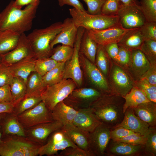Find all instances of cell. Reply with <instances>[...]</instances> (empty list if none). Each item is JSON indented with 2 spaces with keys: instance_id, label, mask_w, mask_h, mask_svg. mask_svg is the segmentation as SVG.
I'll return each instance as SVG.
<instances>
[{
  "instance_id": "cell-1",
  "label": "cell",
  "mask_w": 156,
  "mask_h": 156,
  "mask_svg": "<svg viewBox=\"0 0 156 156\" xmlns=\"http://www.w3.org/2000/svg\"><path fill=\"white\" fill-rule=\"evenodd\" d=\"M12 1L0 13V31L11 29L20 34L31 29L40 1L27 5L23 9L16 7Z\"/></svg>"
},
{
  "instance_id": "cell-2",
  "label": "cell",
  "mask_w": 156,
  "mask_h": 156,
  "mask_svg": "<svg viewBox=\"0 0 156 156\" xmlns=\"http://www.w3.org/2000/svg\"><path fill=\"white\" fill-rule=\"evenodd\" d=\"M125 101L122 97L104 93L89 107L102 123L112 129L119 125L123 118Z\"/></svg>"
},
{
  "instance_id": "cell-3",
  "label": "cell",
  "mask_w": 156,
  "mask_h": 156,
  "mask_svg": "<svg viewBox=\"0 0 156 156\" xmlns=\"http://www.w3.org/2000/svg\"><path fill=\"white\" fill-rule=\"evenodd\" d=\"M62 25V22H56L46 28L35 29L27 36L36 59L50 57L53 50L50 43L60 31Z\"/></svg>"
},
{
  "instance_id": "cell-4",
  "label": "cell",
  "mask_w": 156,
  "mask_h": 156,
  "mask_svg": "<svg viewBox=\"0 0 156 156\" xmlns=\"http://www.w3.org/2000/svg\"><path fill=\"white\" fill-rule=\"evenodd\" d=\"M25 136L2 135L0 143L1 156H36L41 146Z\"/></svg>"
},
{
  "instance_id": "cell-5",
  "label": "cell",
  "mask_w": 156,
  "mask_h": 156,
  "mask_svg": "<svg viewBox=\"0 0 156 156\" xmlns=\"http://www.w3.org/2000/svg\"><path fill=\"white\" fill-rule=\"evenodd\" d=\"M69 11L77 27H83L87 30H102L120 23L118 15H92L87 11L83 12L74 8L70 9Z\"/></svg>"
},
{
  "instance_id": "cell-6",
  "label": "cell",
  "mask_w": 156,
  "mask_h": 156,
  "mask_svg": "<svg viewBox=\"0 0 156 156\" xmlns=\"http://www.w3.org/2000/svg\"><path fill=\"white\" fill-rule=\"evenodd\" d=\"M107 80L112 94L122 97L130 92L135 83L128 71L112 60Z\"/></svg>"
},
{
  "instance_id": "cell-7",
  "label": "cell",
  "mask_w": 156,
  "mask_h": 156,
  "mask_svg": "<svg viewBox=\"0 0 156 156\" xmlns=\"http://www.w3.org/2000/svg\"><path fill=\"white\" fill-rule=\"evenodd\" d=\"M71 79H64L59 83L47 86L42 94V101L51 111L58 103L63 101L75 88Z\"/></svg>"
},
{
  "instance_id": "cell-8",
  "label": "cell",
  "mask_w": 156,
  "mask_h": 156,
  "mask_svg": "<svg viewBox=\"0 0 156 156\" xmlns=\"http://www.w3.org/2000/svg\"><path fill=\"white\" fill-rule=\"evenodd\" d=\"M85 30L83 27L78 28L73 46V53L71 59L65 62L64 70V79H71L78 86H81L83 82V75L79 56L81 40Z\"/></svg>"
},
{
  "instance_id": "cell-9",
  "label": "cell",
  "mask_w": 156,
  "mask_h": 156,
  "mask_svg": "<svg viewBox=\"0 0 156 156\" xmlns=\"http://www.w3.org/2000/svg\"><path fill=\"white\" fill-rule=\"evenodd\" d=\"M24 129L54 120L51 112L42 101L34 107L17 116Z\"/></svg>"
},
{
  "instance_id": "cell-10",
  "label": "cell",
  "mask_w": 156,
  "mask_h": 156,
  "mask_svg": "<svg viewBox=\"0 0 156 156\" xmlns=\"http://www.w3.org/2000/svg\"><path fill=\"white\" fill-rule=\"evenodd\" d=\"M61 128L53 132L48 137L46 143L40 147L38 151L39 156L57 155L59 151H62L67 148L78 147Z\"/></svg>"
},
{
  "instance_id": "cell-11",
  "label": "cell",
  "mask_w": 156,
  "mask_h": 156,
  "mask_svg": "<svg viewBox=\"0 0 156 156\" xmlns=\"http://www.w3.org/2000/svg\"><path fill=\"white\" fill-rule=\"evenodd\" d=\"M111 129L102 123L89 133V149L94 156H105V151L111 140Z\"/></svg>"
},
{
  "instance_id": "cell-12",
  "label": "cell",
  "mask_w": 156,
  "mask_h": 156,
  "mask_svg": "<svg viewBox=\"0 0 156 156\" xmlns=\"http://www.w3.org/2000/svg\"><path fill=\"white\" fill-rule=\"evenodd\" d=\"M103 94L94 88L75 89L64 100L66 101H63L66 104L77 110L89 107L92 103Z\"/></svg>"
},
{
  "instance_id": "cell-13",
  "label": "cell",
  "mask_w": 156,
  "mask_h": 156,
  "mask_svg": "<svg viewBox=\"0 0 156 156\" xmlns=\"http://www.w3.org/2000/svg\"><path fill=\"white\" fill-rule=\"evenodd\" d=\"M118 15L122 27L126 29L140 27L147 22L138 4L125 5L122 3Z\"/></svg>"
},
{
  "instance_id": "cell-14",
  "label": "cell",
  "mask_w": 156,
  "mask_h": 156,
  "mask_svg": "<svg viewBox=\"0 0 156 156\" xmlns=\"http://www.w3.org/2000/svg\"><path fill=\"white\" fill-rule=\"evenodd\" d=\"M132 29L123 28L119 23L104 29L87 31L90 36L98 45L104 46L112 43H118L124 35Z\"/></svg>"
},
{
  "instance_id": "cell-15",
  "label": "cell",
  "mask_w": 156,
  "mask_h": 156,
  "mask_svg": "<svg viewBox=\"0 0 156 156\" xmlns=\"http://www.w3.org/2000/svg\"><path fill=\"white\" fill-rule=\"evenodd\" d=\"M79 57L83 61L84 69L88 79L96 89L103 94H113L107 79L95 64L80 53Z\"/></svg>"
},
{
  "instance_id": "cell-16",
  "label": "cell",
  "mask_w": 156,
  "mask_h": 156,
  "mask_svg": "<svg viewBox=\"0 0 156 156\" xmlns=\"http://www.w3.org/2000/svg\"><path fill=\"white\" fill-rule=\"evenodd\" d=\"M63 125L54 120L24 129L25 137L41 145L44 144L49 135L54 131L61 129Z\"/></svg>"
},
{
  "instance_id": "cell-17",
  "label": "cell",
  "mask_w": 156,
  "mask_h": 156,
  "mask_svg": "<svg viewBox=\"0 0 156 156\" xmlns=\"http://www.w3.org/2000/svg\"><path fill=\"white\" fill-rule=\"evenodd\" d=\"M30 56H35L30 42L24 33L20 35L17 44L14 49L1 54L2 62L10 65Z\"/></svg>"
},
{
  "instance_id": "cell-18",
  "label": "cell",
  "mask_w": 156,
  "mask_h": 156,
  "mask_svg": "<svg viewBox=\"0 0 156 156\" xmlns=\"http://www.w3.org/2000/svg\"><path fill=\"white\" fill-rule=\"evenodd\" d=\"M144 144L133 145L110 140L105 151V155L139 156L144 155Z\"/></svg>"
},
{
  "instance_id": "cell-19",
  "label": "cell",
  "mask_w": 156,
  "mask_h": 156,
  "mask_svg": "<svg viewBox=\"0 0 156 156\" xmlns=\"http://www.w3.org/2000/svg\"><path fill=\"white\" fill-rule=\"evenodd\" d=\"M72 123L81 130L90 133L102 123L89 107L77 109Z\"/></svg>"
},
{
  "instance_id": "cell-20",
  "label": "cell",
  "mask_w": 156,
  "mask_h": 156,
  "mask_svg": "<svg viewBox=\"0 0 156 156\" xmlns=\"http://www.w3.org/2000/svg\"><path fill=\"white\" fill-rule=\"evenodd\" d=\"M62 23V27L60 31L50 43L51 49H53L55 45L59 43L73 47L78 28L72 18H66Z\"/></svg>"
},
{
  "instance_id": "cell-21",
  "label": "cell",
  "mask_w": 156,
  "mask_h": 156,
  "mask_svg": "<svg viewBox=\"0 0 156 156\" xmlns=\"http://www.w3.org/2000/svg\"><path fill=\"white\" fill-rule=\"evenodd\" d=\"M150 65L142 52L137 49L131 51L130 61L127 70L134 81H136L140 79Z\"/></svg>"
},
{
  "instance_id": "cell-22",
  "label": "cell",
  "mask_w": 156,
  "mask_h": 156,
  "mask_svg": "<svg viewBox=\"0 0 156 156\" xmlns=\"http://www.w3.org/2000/svg\"><path fill=\"white\" fill-rule=\"evenodd\" d=\"M120 127L142 135L147 134L150 127L147 124L138 118L130 108H127L125 112L124 118L121 122L114 128Z\"/></svg>"
},
{
  "instance_id": "cell-23",
  "label": "cell",
  "mask_w": 156,
  "mask_h": 156,
  "mask_svg": "<svg viewBox=\"0 0 156 156\" xmlns=\"http://www.w3.org/2000/svg\"><path fill=\"white\" fill-rule=\"evenodd\" d=\"M61 129L78 147L91 153L89 145V133L81 130L73 123L66 124L64 125Z\"/></svg>"
},
{
  "instance_id": "cell-24",
  "label": "cell",
  "mask_w": 156,
  "mask_h": 156,
  "mask_svg": "<svg viewBox=\"0 0 156 156\" xmlns=\"http://www.w3.org/2000/svg\"><path fill=\"white\" fill-rule=\"evenodd\" d=\"M36 60L34 56H30L9 65L13 76L21 79L26 84L29 75L31 72L35 71V66Z\"/></svg>"
},
{
  "instance_id": "cell-25",
  "label": "cell",
  "mask_w": 156,
  "mask_h": 156,
  "mask_svg": "<svg viewBox=\"0 0 156 156\" xmlns=\"http://www.w3.org/2000/svg\"><path fill=\"white\" fill-rule=\"evenodd\" d=\"M0 126L2 135H11L25 136L24 129L17 116L12 113H5L0 120Z\"/></svg>"
},
{
  "instance_id": "cell-26",
  "label": "cell",
  "mask_w": 156,
  "mask_h": 156,
  "mask_svg": "<svg viewBox=\"0 0 156 156\" xmlns=\"http://www.w3.org/2000/svg\"><path fill=\"white\" fill-rule=\"evenodd\" d=\"M134 114L150 127L156 126V103L149 101L130 108Z\"/></svg>"
},
{
  "instance_id": "cell-27",
  "label": "cell",
  "mask_w": 156,
  "mask_h": 156,
  "mask_svg": "<svg viewBox=\"0 0 156 156\" xmlns=\"http://www.w3.org/2000/svg\"><path fill=\"white\" fill-rule=\"evenodd\" d=\"M51 112L54 120L59 122L64 125L72 123L77 110L62 101L57 103Z\"/></svg>"
},
{
  "instance_id": "cell-28",
  "label": "cell",
  "mask_w": 156,
  "mask_h": 156,
  "mask_svg": "<svg viewBox=\"0 0 156 156\" xmlns=\"http://www.w3.org/2000/svg\"><path fill=\"white\" fill-rule=\"evenodd\" d=\"M144 41L138 28L132 29L127 32L118 44L119 47L131 51L140 49Z\"/></svg>"
},
{
  "instance_id": "cell-29",
  "label": "cell",
  "mask_w": 156,
  "mask_h": 156,
  "mask_svg": "<svg viewBox=\"0 0 156 156\" xmlns=\"http://www.w3.org/2000/svg\"><path fill=\"white\" fill-rule=\"evenodd\" d=\"M20 35L11 29L0 31V54H5L14 49Z\"/></svg>"
},
{
  "instance_id": "cell-30",
  "label": "cell",
  "mask_w": 156,
  "mask_h": 156,
  "mask_svg": "<svg viewBox=\"0 0 156 156\" xmlns=\"http://www.w3.org/2000/svg\"><path fill=\"white\" fill-rule=\"evenodd\" d=\"M98 45L90 36L87 30L85 29L81 40L79 53L94 64Z\"/></svg>"
},
{
  "instance_id": "cell-31",
  "label": "cell",
  "mask_w": 156,
  "mask_h": 156,
  "mask_svg": "<svg viewBox=\"0 0 156 156\" xmlns=\"http://www.w3.org/2000/svg\"><path fill=\"white\" fill-rule=\"evenodd\" d=\"M26 85L25 94L27 95L41 96L47 88L43 82L42 76L36 71L30 73Z\"/></svg>"
},
{
  "instance_id": "cell-32",
  "label": "cell",
  "mask_w": 156,
  "mask_h": 156,
  "mask_svg": "<svg viewBox=\"0 0 156 156\" xmlns=\"http://www.w3.org/2000/svg\"><path fill=\"white\" fill-rule=\"evenodd\" d=\"M123 97L125 101L123 107L124 114L128 108L135 107L141 104L150 101L142 90L134 86Z\"/></svg>"
},
{
  "instance_id": "cell-33",
  "label": "cell",
  "mask_w": 156,
  "mask_h": 156,
  "mask_svg": "<svg viewBox=\"0 0 156 156\" xmlns=\"http://www.w3.org/2000/svg\"><path fill=\"white\" fill-rule=\"evenodd\" d=\"M112 61L103 46L98 45L95 64L107 79L109 74Z\"/></svg>"
},
{
  "instance_id": "cell-34",
  "label": "cell",
  "mask_w": 156,
  "mask_h": 156,
  "mask_svg": "<svg viewBox=\"0 0 156 156\" xmlns=\"http://www.w3.org/2000/svg\"><path fill=\"white\" fill-rule=\"evenodd\" d=\"M41 101L40 96L25 94L20 101L15 103L12 113L17 116L34 107Z\"/></svg>"
},
{
  "instance_id": "cell-35",
  "label": "cell",
  "mask_w": 156,
  "mask_h": 156,
  "mask_svg": "<svg viewBox=\"0 0 156 156\" xmlns=\"http://www.w3.org/2000/svg\"><path fill=\"white\" fill-rule=\"evenodd\" d=\"M65 62H58L52 69L42 76L45 86L52 85L59 82L64 79Z\"/></svg>"
},
{
  "instance_id": "cell-36",
  "label": "cell",
  "mask_w": 156,
  "mask_h": 156,
  "mask_svg": "<svg viewBox=\"0 0 156 156\" xmlns=\"http://www.w3.org/2000/svg\"><path fill=\"white\" fill-rule=\"evenodd\" d=\"M73 47L62 44L53 49L50 57L57 62H66L70 60L73 55Z\"/></svg>"
},
{
  "instance_id": "cell-37",
  "label": "cell",
  "mask_w": 156,
  "mask_h": 156,
  "mask_svg": "<svg viewBox=\"0 0 156 156\" xmlns=\"http://www.w3.org/2000/svg\"><path fill=\"white\" fill-rule=\"evenodd\" d=\"M13 102L14 103L18 102L25 95L26 85L21 79L14 77L10 85Z\"/></svg>"
},
{
  "instance_id": "cell-38",
  "label": "cell",
  "mask_w": 156,
  "mask_h": 156,
  "mask_svg": "<svg viewBox=\"0 0 156 156\" xmlns=\"http://www.w3.org/2000/svg\"><path fill=\"white\" fill-rule=\"evenodd\" d=\"M138 5L147 22H156V0H140Z\"/></svg>"
},
{
  "instance_id": "cell-39",
  "label": "cell",
  "mask_w": 156,
  "mask_h": 156,
  "mask_svg": "<svg viewBox=\"0 0 156 156\" xmlns=\"http://www.w3.org/2000/svg\"><path fill=\"white\" fill-rule=\"evenodd\" d=\"M144 155H156V127H150L144 149Z\"/></svg>"
},
{
  "instance_id": "cell-40",
  "label": "cell",
  "mask_w": 156,
  "mask_h": 156,
  "mask_svg": "<svg viewBox=\"0 0 156 156\" xmlns=\"http://www.w3.org/2000/svg\"><path fill=\"white\" fill-rule=\"evenodd\" d=\"M58 63L50 57L36 59L35 66V71L43 76L54 68Z\"/></svg>"
},
{
  "instance_id": "cell-41",
  "label": "cell",
  "mask_w": 156,
  "mask_h": 156,
  "mask_svg": "<svg viewBox=\"0 0 156 156\" xmlns=\"http://www.w3.org/2000/svg\"><path fill=\"white\" fill-rule=\"evenodd\" d=\"M134 86L142 90L150 101L156 103V86L144 79H140L135 81Z\"/></svg>"
},
{
  "instance_id": "cell-42",
  "label": "cell",
  "mask_w": 156,
  "mask_h": 156,
  "mask_svg": "<svg viewBox=\"0 0 156 156\" xmlns=\"http://www.w3.org/2000/svg\"><path fill=\"white\" fill-rule=\"evenodd\" d=\"M140 49L151 64H156V40H144Z\"/></svg>"
},
{
  "instance_id": "cell-43",
  "label": "cell",
  "mask_w": 156,
  "mask_h": 156,
  "mask_svg": "<svg viewBox=\"0 0 156 156\" xmlns=\"http://www.w3.org/2000/svg\"><path fill=\"white\" fill-rule=\"evenodd\" d=\"M122 4L119 0H105L101 14L109 16L118 15Z\"/></svg>"
},
{
  "instance_id": "cell-44",
  "label": "cell",
  "mask_w": 156,
  "mask_h": 156,
  "mask_svg": "<svg viewBox=\"0 0 156 156\" xmlns=\"http://www.w3.org/2000/svg\"><path fill=\"white\" fill-rule=\"evenodd\" d=\"M139 29L144 40H156V22H146Z\"/></svg>"
},
{
  "instance_id": "cell-45",
  "label": "cell",
  "mask_w": 156,
  "mask_h": 156,
  "mask_svg": "<svg viewBox=\"0 0 156 156\" xmlns=\"http://www.w3.org/2000/svg\"><path fill=\"white\" fill-rule=\"evenodd\" d=\"M131 57V51L119 47L118 55L115 62H114L127 70L130 62Z\"/></svg>"
},
{
  "instance_id": "cell-46",
  "label": "cell",
  "mask_w": 156,
  "mask_h": 156,
  "mask_svg": "<svg viewBox=\"0 0 156 156\" xmlns=\"http://www.w3.org/2000/svg\"><path fill=\"white\" fill-rule=\"evenodd\" d=\"M13 77L9 65L2 62L0 63V86L10 85Z\"/></svg>"
},
{
  "instance_id": "cell-47",
  "label": "cell",
  "mask_w": 156,
  "mask_h": 156,
  "mask_svg": "<svg viewBox=\"0 0 156 156\" xmlns=\"http://www.w3.org/2000/svg\"><path fill=\"white\" fill-rule=\"evenodd\" d=\"M146 135L147 134L142 135L139 133H134L116 141L127 143L133 145L144 144L146 142Z\"/></svg>"
},
{
  "instance_id": "cell-48",
  "label": "cell",
  "mask_w": 156,
  "mask_h": 156,
  "mask_svg": "<svg viewBox=\"0 0 156 156\" xmlns=\"http://www.w3.org/2000/svg\"><path fill=\"white\" fill-rule=\"evenodd\" d=\"M59 156H94L91 153L78 147H70L62 150L58 154Z\"/></svg>"
},
{
  "instance_id": "cell-49",
  "label": "cell",
  "mask_w": 156,
  "mask_h": 156,
  "mask_svg": "<svg viewBox=\"0 0 156 156\" xmlns=\"http://www.w3.org/2000/svg\"><path fill=\"white\" fill-rule=\"evenodd\" d=\"M88 7L87 12L92 15L100 14L101 8L105 0H82Z\"/></svg>"
},
{
  "instance_id": "cell-50",
  "label": "cell",
  "mask_w": 156,
  "mask_h": 156,
  "mask_svg": "<svg viewBox=\"0 0 156 156\" xmlns=\"http://www.w3.org/2000/svg\"><path fill=\"white\" fill-rule=\"evenodd\" d=\"M134 133L130 130L121 127L111 129V140L113 141H116Z\"/></svg>"
},
{
  "instance_id": "cell-51",
  "label": "cell",
  "mask_w": 156,
  "mask_h": 156,
  "mask_svg": "<svg viewBox=\"0 0 156 156\" xmlns=\"http://www.w3.org/2000/svg\"><path fill=\"white\" fill-rule=\"evenodd\" d=\"M140 79H144L151 85L156 86V64H151Z\"/></svg>"
},
{
  "instance_id": "cell-52",
  "label": "cell",
  "mask_w": 156,
  "mask_h": 156,
  "mask_svg": "<svg viewBox=\"0 0 156 156\" xmlns=\"http://www.w3.org/2000/svg\"><path fill=\"white\" fill-rule=\"evenodd\" d=\"M103 46L109 57L114 62L119 51V47L118 43H112Z\"/></svg>"
},
{
  "instance_id": "cell-53",
  "label": "cell",
  "mask_w": 156,
  "mask_h": 156,
  "mask_svg": "<svg viewBox=\"0 0 156 156\" xmlns=\"http://www.w3.org/2000/svg\"><path fill=\"white\" fill-rule=\"evenodd\" d=\"M0 102H13L10 85L0 86Z\"/></svg>"
},
{
  "instance_id": "cell-54",
  "label": "cell",
  "mask_w": 156,
  "mask_h": 156,
  "mask_svg": "<svg viewBox=\"0 0 156 156\" xmlns=\"http://www.w3.org/2000/svg\"><path fill=\"white\" fill-rule=\"evenodd\" d=\"M58 4L60 7L66 5L73 7L83 12H86L83 5L79 0H58Z\"/></svg>"
},
{
  "instance_id": "cell-55",
  "label": "cell",
  "mask_w": 156,
  "mask_h": 156,
  "mask_svg": "<svg viewBox=\"0 0 156 156\" xmlns=\"http://www.w3.org/2000/svg\"><path fill=\"white\" fill-rule=\"evenodd\" d=\"M15 104L12 102H0V114L12 113Z\"/></svg>"
},
{
  "instance_id": "cell-56",
  "label": "cell",
  "mask_w": 156,
  "mask_h": 156,
  "mask_svg": "<svg viewBox=\"0 0 156 156\" xmlns=\"http://www.w3.org/2000/svg\"><path fill=\"white\" fill-rule=\"evenodd\" d=\"M38 0H15L14 5L17 8L21 9L23 6L32 3Z\"/></svg>"
},
{
  "instance_id": "cell-57",
  "label": "cell",
  "mask_w": 156,
  "mask_h": 156,
  "mask_svg": "<svg viewBox=\"0 0 156 156\" xmlns=\"http://www.w3.org/2000/svg\"><path fill=\"white\" fill-rule=\"evenodd\" d=\"M121 3L125 5H131L138 4V0H119Z\"/></svg>"
},
{
  "instance_id": "cell-58",
  "label": "cell",
  "mask_w": 156,
  "mask_h": 156,
  "mask_svg": "<svg viewBox=\"0 0 156 156\" xmlns=\"http://www.w3.org/2000/svg\"><path fill=\"white\" fill-rule=\"evenodd\" d=\"M5 113H1L0 114V120L2 118ZM1 127L0 126V143L2 141V134L1 131Z\"/></svg>"
},
{
  "instance_id": "cell-59",
  "label": "cell",
  "mask_w": 156,
  "mask_h": 156,
  "mask_svg": "<svg viewBox=\"0 0 156 156\" xmlns=\"http://www.w3.org/2000/svg\"><path fill=\"white\" fill-rule=\"evenodd\" d=\"M2 62V57L1 56V54H0V63Z\"/></svg>"
}]
</instances>
